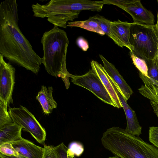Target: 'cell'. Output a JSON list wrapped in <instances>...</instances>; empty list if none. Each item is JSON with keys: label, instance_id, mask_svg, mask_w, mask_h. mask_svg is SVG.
<instances>
[{"label": "cell", "instance_id": "cell-1", "mask_svg": "<svg viewBox=\"0 0 158 158\" xmlns=\"http://www.w3.org/2000/svg\"><path fill=\"white\" fill-rule=\"evenodd\" d=\"M16 0H6L0 4V54L10 61L35 74L42 63L40 57L19 27Z\"/></svg>", "mask_w": 158, "mask_h": 158}, {"label": "cell", "instance_id": "cell-2", "mask_svg": "<svg viewBox=\"0 0 158 158\" xmlns=\"http://www.w3.org/2000/svg\"><path fill=\"white\" fill-rule=\"evenodd\" d=\"M104 147L120 158H158V148L123 128L113 127L102 134Z\"/></svg>", "mask_w": 158, "mask_h": 158}, {"label": "cell", "instance_id": "cell-3", "mask_svg": "<svg viewBox=\"0 0 158 158\" xmlns=\"http://www.w3.org/2000/svg\"><path fill=\"white\" fill-rule=\"evenodd\" d=\"M41 42L43 51L42 64L46 70L53 76L61 77L68 89L70 73L66 68V56L69 41L66 33L54 26L44 33Z\"/></svg>", "mask_w": 158, "mask_h": 158}, {"label": "cell", "instance_id": "cell-4", "mask_svg": "<svg viewBox=\"0 0 158 158\" xmlns=\"http://www.w3.org/2000/svg\"><path fill=\"white\" fill-rule=\"evenodd\" d=\"M130 42L132 52L145 60H152L158 52V32L156 24L131 23Z\"/></svg>", "mask_w": 158, "mask_h": 158}, {"label": "cell", "instance_id": "cell-5", "mask_svg": "<svg viewBox=\"0 0 158 158\" xmlns=\"http://www.w3.org/2000/svg\"><path fill=\"white\" fill-rule=\"evenodd\" d=\"M8 112L14 122L29 132L39 143L44 145L46 136L45 129L25 107H9Z\"/></svg>", "mask_w": 158, "mask_h": 158}, {"label": "cell", "instance_id": "cell-6", "mask_svg": "<svg viewBox=\"0 0 158 158\" xmlns=\"http://www.w3.org/2000/svg\"><path fill=\"white\" fill-rule=\"evenodd\" d=\"M69 77L74 84L88 89L104 103L116 107L101 79L92 69L82 75H74L70 73Z\"/></svg>", "mask_w": 158, "mask_h": 158}, {"label": "cell", "instance_id": "cell-7", "mask_svg": "<svg viewBox=\"0 0 158 158\" xmlns=\"http://www.w3.org/2000/svg\"><path fill=\"white\" fill-rule=\"evenodd\" d=\"M104 4L117 6L128 13L133 23L148 25L154 24L153 14L147 9L139 0H103Z\"/></svg>", "mask_w": 158, "mask_h": 158}, {"label": "cell", "instance_id": "cell-8", "mask_svg": "<svg viewBox=\"0 0 158 158\" xmlns=\"http://www.w3.org/2000/svg\"><path fill=\"white\" fill-rule=\"evenodd\" d=\"M15 68L6 62L0 54V101L8 107L13 103L12 94L15 83Z\"/></svg>", "mask_w": 158, "mask_h": 158}, {"label": "cell", "instance_id": "cell-9", "mask_svg": "<svg viewBox=\"0 0 158 158\" xmlns=\"http://www.w3.org/2000/svg\"><path fill=\"white\" fill-rule=\"evenodd\" d=\"M131 24L119 19L111 22L109 37L119 46L121 48L125 47L132 52L133 48L129 40Z\"/></svg>", "mask_w": 158, "mask_h": 158}, {"label": "cell", "instance_id": "cell-10", "mask_svg": "<svg viewBox=\"0 0 158 158\" xmlns=\"http://www.w3.org/2000/svg\"><path fill=\"white\" fill-rule=\"evenodd\" d=\"M108 78L123 106L127 119L126 131L129 134L139 136L141 134L142 127L140 125L135 112L127 103V101L123 96L117 86L112 79Z\"/></svg>", "mask_w": 158, "mask_h": 158}, {"label": "cell", "instance_id": "cell-11", "mask_svg": "<svg viewBox=\"0 0 158 158\" xmlns=\"http://www.w3.org/2000/svg\"><path fill=\"white\" fill-rule=\"evenodd\" d=\"M99 57L103 63V67L106 73L116 84L121 94L127 101L133 93L132 89L114 66L102 55H100Z\"/></svg>", "mask_w": 158, "mask_h": 158}, {"label": "cell", "instance_id": "cell-12", "mask_svg": "<svg viewBox=\"0 0 158 158\" xmlns=\"http://www.w3.org/2000/svg\"><path fill=\"white\" fill-rule=\"evenodd\" d=\"M10 143L19 155L27 158H43L44 148L34 144L22 137L19 140Z\"/></svg>", "mask_w": 158, "mask_h": 158}, {"label": "cell", "instance_id": "cell-13", "mask_svg": "<svg viewBox=\"0 0 158 158\" xmlns=\"http://www.w3.org/2000/svg\"><path fill=\"white\" fill-rule=\"evenodd\" d=\"M91 69L97 74L102 81L110 95L116 107L123 108L120 100L113 87L103 66L96 61L93 60L90 62Z\"/></svg>", "mask_w": 158, "mask_h": 158}, {"label": "cell", "instance_id": "cell-14", "mask_svg": "<svg viewBox=\"0 0 158 158\" xmlns=\"http://www.w3.org/2000/svg\"><path fill=\"white\" fill-rule=\"evenodd\" d=\"M52 86L48 88L42 85L40 90L36 96V98L40 103L44 113L47 115L52 113L53 110L57 108V104L54 99Z\"/></svg>", "mask_w": 158, "mask_h": 158}, {"label": "cell", "instance_id": "cell-15", "mask_svg": "<svg viewBox=\"0 0 158 158\" xmlns=\"http://www.w3.org/2000/svg\"><path fill=\"white\" fill-rule=\"evenodd\" d=\"M139 76L144 85L138 89L139 92L145 97L158 105V83L141 73Z\"/></svg>", "mask_w": 158, "mask_h": 158}, {"label": "cell", "instance_id": "cell-16", "mask_svg": "<svg viewBox=\"0 0 158 158\" xmlns=\"http://www.w3.org/2000/svg\"><path fill=\"white\" fill-rule=\"evenodd\" d=\"M22 127L14 123L0 128V144L20 139Z\"/></svg>", "mask_w": 158, "mask_h": 158}, {"label": "cell", "instance_id": "cell-17", "mask_svg": "<svg viewBox=\"0 0 158 158\" xmlns=\"http://www.w3.org/2000/svg\"><path fill=\"white\" fill-rule=\"evenodd\" d=\"M67 26L79 27L97 33L102 35H105L93 16L90 17L88 19L84 21L69 22L67 23Z\"/></svg>", "mask_w": 158, "mask_h": 158}, {"label": "cell", "instance_id": "cell-18", "mask_svg": "<svg viewBox=\"0 0 158 158\" xmlns=\"http://www.w3.org/2000/svg\"><path fill=\"white\" fill-rule=\"evenodd\" d=\"M145 61L148 66V77L158 83V59L156 56L152 60Z\"/></svg>", "mask_w": 158, "mask_h": 158}, {"label": "cell", "instance_id": "cell-19", "mask_svg": "<svg viewBox=\"0 0 158 158\" xmlns=\"http://www.w3.org/2000/svg\"><path fill=\"white\" fill-rule=\"evenodd\" d=\"M7 106L0 101V128L14 123L9 112Z\"/></svg>", "mask_w": 158, "mask_h": 158}, {"label": "cell", "instance_id": "cell-20", "mask_svg": "<svg viewBox=\"0 0 158 158\" xmlns=\"http://www.w3.org/2000/svg\"><path fill=\"white\" fill-rule=\"evenodd\" d=\"M130 53L133 64L140 73L148 77V66L145 60L137 57L130 51Z\"/></svg>", "mask_w": 158, "mask_h": 158}, {"label": "cell", "instance_id": "cell-21", "mask_svg": "<svg viewBox=\"0 0 158 158\" xmlns=\"http://www.w3.org/2000/svg\"><path fill=\"white\" fill-rule=\"evenodd\" d=\"M93 17L105 34L109 37L111 21L98 14H97Z\"/></svg>", "mask_w": 158, "mask_h": 158}, {"label": "cell", "instance_id": "cell-22", "mask_svg": "<svg viewBox=\"0 0 158 158\" xmlns=\"http://www.w3.org/2000/svg\"><path fill=\"white\" fill-rule=\"evenodd\" d=\"M84 150L83 146L81 143L74 141L69 144L67 153L70 155L79 156L82 154Z\"/></svg>", "mask_w": 158, "mask_h": 158}, {"label": "cell", "instance_id": "cell-23", "mask_svg": "<svg viewBox=\"0 0 158 158\" xmlns=\"http://www.w3.org/2000/svg\"><path fill=\"white\" fill-rule=\"evenodd\" d=\"M0 153L8 156L19 155L10 143H5L0 144Z\"/></svg>", "mask_w": 158, "mask_h": 158}, {"label": "cell", "instance_id": "cell-24", "mask_svg": "<svg viewBox=\"0 0 158 158\" xmlns=\"http://www.w3.org/2000/svg\"><path fill=\"white\" fill-rule=\"evenodd\" d=\"M55 147L58 158H76L75 156L67 153L68 148L63 143Z\"/></svg>", "mask_w": 158, "mask_h": 158}, {"label": "cell", "instance_id": "cell-25", "mask_svg": "<svg viewBox=\"0 0 158 158\" xmlns=\"http://www.w3.org/2000/svg\"><path fill=\"white\" fill-rule=\"evenodd\" d=\"M149 139L150 142L158 148V127H149Z\"/></svg>", "mask_w": 158, "mask_h": 158}, {"label": "cell", "instance_id": "cell-26", "mask_svg": "<svg viewBox=\"0 0 158 158\" xmlns=\"http://www.w3.org/2000/svg\"><path fill=\"white\" fill-rule=\"evenodd\" d=\"M44 152L43 158H58L55 147L44 145Z\"/></svg>", "mask_w": 158, "mask_h": 158}, {"label": "cell", "instance_id": "cell-27", "mask_svg": "<svg viewBox=\"0 0 158 158\" xmlns=\"http://www.w3.org/2000/svg\"><path fill=\"white\" fill-rule=\"evenodd\" d=\"M77 43L79 47L84 51H86L89 48L88 42L83 37H79L77 40Z\"/></svg>", "mask_w": 158, "mask_h": 158}, {"label": "cell", "instance_id": "cell-28", "mask_svg": "<svg viewBox=\"0 0 158 158\" xmlns=\"http://www.w3.org/2000/svg\"><path fill=\"white\" fill-rule=\"evenodd\" d=\"M150 103L154 112L155 113L158 118V105L151 101L150 102Z\"/></svg>", "mask_w": 158, "mask_h": 158}, {"label": "cell", "instance_id": "cell-29", "mask_svg": "<svg viewBox=\"0 0 158 158\" xmlns=\"http://www.w3.org/2000/svg\"><path fill=\"white\" fill-rule=\"evenodd\" d=\"M0 157L2 158H27L19 154L16 156H8L1 153H0Z\"/></svg>", "mask_w": 158, "mask_h": 158}, {"label": "cell", "instance_id": "cell-30", "mask_svg": "<svg viewBox=\"0 0 158 158\" xmlns=\"http://www.w3.org/2000/svg\"><path fill=\"white\" fill-rule=\"evenodd\" d=\"M158 5V0L157 1ZM156 27L158 32V10L157 13V21L156 24Z\"/></svg>", "mask_w": 158, "mask_h": 158}, {"label": "cell", "instance_id": "cell-31", "mask_svg": "<svg viewBox=\"0 0 158 158\" xmlns=\"http://www.w3.org/2000/svg\"><path fill=\"white\" fill-rule=\"evenodd\" d=\"M108 158H119V157H116L115 156H113V157H110Z\"/></svg>", "mask_w": 158, "mask_h": 158}, {"label": "cell", "instance_id": "cell-32", "mask_svg": "<svg viewBox=\"0 0 158 158\" xmlns=\"http://www.w3.org/2000/svg\"><path fill=\"white\" fill-rule=\"evenodd\" d=\"M156 56L157 57V59H158V52H157V55H156Z\"/></svg>", "mask_w": 158, "mask_h": 158}, {"label": "cell", "instance_id": "cell-33", "mask_svg": "<svg viewBox=\"0 0 158 158\" xmlns=\"http://www.w3.org/2000/svg\"><path fill=\"white\" fill-rule=\"evenodd\" d=\"M0 158H2L1 157H0Z\"/></svg>", "mask_w": 158, "mask_h": 158}]
</instances>
